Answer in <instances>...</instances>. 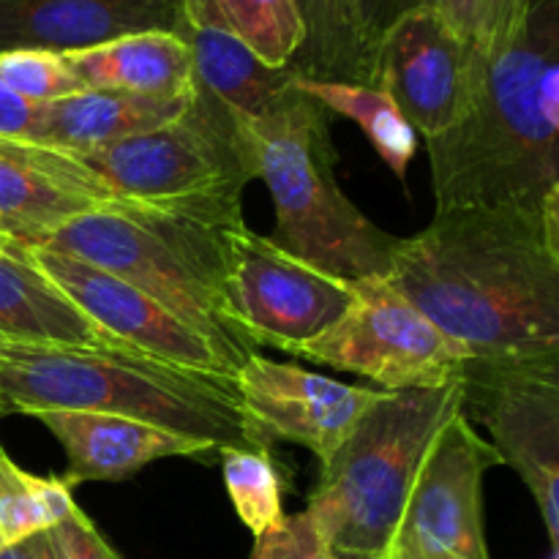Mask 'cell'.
<instances>
[{"label": "cell", "mask_w": 559, "mask_h": 559, "mask_svg": "<svg viewBox=\"0 0 559 559\" xmlns=\"http://www.w3.org/2000/svg\"><path fill=\"white\" fill-rule=\"evenodd\" d=\"M385 278L473 360L559 355V207L435 211Z\"/></svg>", "instance_id": "1"}, {"label": "cell", "mask_w": 559, "mask_h": 559, "mask_svg": "<svg viewBox=\"0 0 559 559\" xmlns=\"http://www.w3.org/2000/svg\"><path fill=\"white\" fill-rule=\"evenodd\" d=\"M475 66L464 118L426 140L437 211L559 207V0H535L519 36Z\"/></svg>", "instance_id": "2"}, {"label": "cell", "mask_w": 559, "mask_h": 559, "mask_svg": "<svg viewBox=\"0 0 559 559\" xmlns=\"http://www.w3.org/2000/svg\"><path fill=\"white\" fill-rule=\"evenodd\" d=\"M243 189L167 202L98 205L38 243L134 284L243 364L246 347L224 306V233L243 222Z\"/></svg>", "instance_id": "3"}, {"label": "cell", "mask_w": 559, "mask_h": 559, "mask_svg": "<svg viewBox=\"0 0 559 559\" xmlns=\"http://www.w3.org/2000/svg\"><path fill=\"white\" fill-rule=\"evenodd\" d=\"M233 120L249 178L262 180L273 200V240L347 282L388 276L399 238L377 227L336 183L331 112L293 85L267 112Z\"/></svg>", "instance_id": "4"}, {"label": "cell", "mask_w": 559, "mask_h": 559, "mask_svg": "<svg viewBox=\"0 0 559 559\" xmlns=\"http://www.w3.org/2000/svg\"><path fill=\"white\" fill-rule=\"evenodd\" d=\"M0 393L11 415L82 409L145 420L216 451L251 445L233 388L131 355L0 344Z\"/></svg>", "instance_id": "5"}, {"label": "cell", "mask_w": 559, "mask_h": 559, "mask_svg": "<svg viewBox=\"0 0 559 559\" xmlns=\"http://www.w3.org/2000/svg\"><path fill=\"white\" fill-rule=\"evenodd\" d=\"M464 407V385L388 391L320 464L306 511L336 555L380 559L437 431Z\"/></svg>", "instance_id": "6"}, {"label": "cell", "mask_w": 559, "mask_h": 559, "mask_svg": "<svg viewBox=\"0 0 559 559\" xmlns=\"http://www.w3.org/2000/svg\"><path fill=\"white\" fill-rule=\"evenodd\" d=\"M71 156L118 200L167 202L251 183L233 115L197 85L169 123Z\"/></svg>", "instance_id": "7"}, {"label": "cell", "mask_w": 559, "mask_h": 559, "mask_svg": "<svg viewBox=\"0 0 559 559\" xmlns=\"http://www.w3.org/2000/svg\"><path fill=\"white\" fill-rule=\"evenodd\" d=\"M353 300L298 358L366 377L380 391H431L462 382L473 358L420 314L385 276L358 278Z\"/></svg>", "instance_id": "8"}, {"label": "cell", "mask_w": 559, "mask_h": 559, "mask_svg": "<svg viewBox=\"0 0 559 559\" xmlns=\"http://www.w3.org/2000/svg\"><path fill=\"white\" fill-rule=\"evenodd\" d=\"M353 300V284L289 254L246 222L224 233V306L246 347L295 349L333 325Z\"/></svg>", "instance_id": "9"}, {"label": "cell", "mask_w": 559, "mask_h": 559, "mask_svg": "<svg viewBox=\"0 0 559 559\" xmlns=\"http://www.w3.org/2000/svg\"><path fill=\"white\" fill-rule=\"evenodd\" d=\"M467 418L486 426L502 464L538 502L551 549L559 546V355L469 360L462 377Z\"/></svg>", "instance_id": "10"}, {"label": "cell", "mask_w": 559, "mask_h": 559, "mask_svg": "<svg viewBox=\"0 0 559 559\" xmlns=\"http://www.w3.org/2000/svg\"><path fill=\"white\" fill-rule=\"evenodd\" d=\"M502 464L495 445L456 413L431 442L380 559H491L484 478Z\"/></svg>", "instance_id": "11"}, {"label": "cell", "mask_w": 559, "mask_h": 559, "mask_svg": "<svg viewBox=\"0 0 559 559\" xmlns=\"http://www.w3.org/2000/svg\"><path fill=\"white\" fill-rule=\"evenodd\" d=\"M11 243L93 325L118 338L129 353L233 388L235 371L240 369L238 360L229 358L211 338L186 325L180 317L164 309L158 300L136 289L134 284L123 282L107 271H98V267L74 260L69 254L44 249V246H27L16 243V240H11Z\"/></svg>", "instance_id": "12"}, {"label": "cell", "mask_w": 559, "mask_h": 559, "mask_svg": "<svg viewBox=\"0 0 559 559\" xmlns=\"http://www.w3.org/2000/svg\"><path fill=\"white\" fill-rule=\"evenodd\" d=\"M388 391L344 385L295 364H278L251 349L233 380L240 420L251 445L293 442L325 464L358 420Z\"/></svg>", "instance_id": "13"}, {"label": "cell", "mask_w": 559, "mask_h": 559, "mask_svg": "<svg viewBox=\"0 0 559 559\" xmlns=\"http://www.w3.org/2000/svg\"><path fill=\"white\" fill-rule=\"evenodd\" d=\"M377 87L391 96L415 134L435 140L467 112L478 66L445 16L424 3L382 33Z\"/></svg>", "instance_id": "14"}, {"label": "cell", "mask_w": 559, "mask_h": 559, "mask_svg": "<svg viewBox=\"0 0 559 559\" xmlns=\"http://www.w3.org/2000/svg\"><path fill=\"white\" fill-rule=\"evenodd\" d=\"M109 194L71 153L0 136V235L16 243H38L63 224L98 205Z\"/></svg>", "instance_id": "15"}, {"label": "cell", "mask_w": 559, "mask_h": 559, "mask_svg": "<svg viewBox=\"0 0 559 559\" xmlns=\"http://www.w3.org/2000/svg\"><path fill=\"white\" fill-rule=\"evenodd\" d=\"M180 0H0V52H80L129 33H180Z\"/></svg>", "instance_id": "16"}, {"label": "cell", "mask_w": 559, "mask_h": 559, "mask_svg": "<svg viewBox=\"0 0 559 559\" xmlns=\"http://www.w3.org/2000/svg\"><path fill=\"white\" fill-rule=\"evenodd\" d=\"M27 418L47 426L63 445L66 475L71 486L87 480H126L162 459L205 456L216 448L197 437L178 435L145 420L82 409H36Z\"/></svg>", "instance_id": "17"}, {"label": "cell", "mask_w": 559, "mask_h": 559, "mask_svg": "<svg viewBox=\"0 0 559 559\" xmlns=\"http://www.w3.org/2000/svg\"><path fill=\"white\" fill-rule=\"evenodd\" d=\"M0 344L96 349L140 358L93 325L9 238L0 240Z\"/></svg>", "instance_id": "18"}, {"label": "cell", "mask_w": 559, "mask_h": 559, "mask_svg": "<svg viewBox=\"0 0 559 559\" xmlns=\"http://www.w3.org/2000/svg\"><path fill=\"white\" fill-rule=\"evenodd\" d=\"M189 98L191 96L147 98L134 96V93L85 87L74 96L38 104L25 142L60 147L69 153L96 151V147L112 145L126 136L169 123L183 112Z\"/></svg>", "instance_id": "19"}, {"label": "cell", "mask_w": 559, "mask_h": 559, "mask_svg": "<svg viewBox=\"0 0 559 559\" xmlns=\"http://www.w3.org/2000/svg\"><path fill=\"white\" fill-rule=\"evenodd\" d=\"M66 60L82 85L96 91L147 98H183L194 91V66L180 33H129L98 47L66 52Z\"/></svg>", "instance_id": "20"}, {"label": "cell", "mask_w": 559, "mask_h": 559, "mask_svg": "<svg viewBox=\"0 0 559 559\" xmlns=\"http://www.w3.org/2000/svg\"><path fill=\"white\" fill-rule=\"evenodd\" d=\"M180 36L189 44L194 85L233 115L254 118L293 91L295 71L289 66H267L227 33L183 25Z\"/></svg>", "instance_id": "21"}, {"label": "cell", "mask_w": 559, "mask_h": 559, "mask_svg": "<svg viewBox=\"0 0 559 559\" xmlns=\"http://www.w3.org/2000/svg\"><path fill=\"white\" fill-rule=\"evenodd\" d=\"M306 41L289 69L309 80L377 87V44L366 25L364 0H295Z\"/></svg>", "instance_id": "22"}, {"label": "cell", "mask_w": 559, "mask_h": 559, "mask_svg": "<svg viewBox=\"0 0 559 559\" xmlns=\"http://www.w3.org/2000/svg\"><path fill=\"white\" fill-rule=\"evenodd\" d=\"M183 25L227 33L267 66L287 69L306 41L295 0H180Z\"/></svg>", "instance_id": "23"}, {"label": "cell", "mask_w": 559, "mask_h": 559, "mask_svg": "<svg viewBox=\"0 0 559 559\" xmlns=\"http://www.w3.org/2000/svg\"><path fill=\"white\" fill-rule=\"evenodd\" d=\"M295 91L314 98L328 112H338L360 126L369 136L371 147L380 153L382 162L391 167L399 180L407 178V167L418 151V134L407 123L396 104L391 102L385 91L374 85H355V82H333V80H309L298 76L293 80Z\"/></svg>", "instance_id": "24"}, {"label": "cell", "mask_w": 559, "mask_h": 559, "mask_svg": "<svg viewBox=\"0 0 559 559\" xmlns=\"http://www.w3.org/2000/svg\"><path fill=\"white\" fill-rule=\"evenodd\" d=\"M74 486L22 469L0 445V551L44 535L76 508Z\"/></svg>", "instance_id": "25"}, {"label": "cell", "mask_w": 559, "mask_h": 559, "mask_svg": "<svg viewBox=\"0 0 559 559\" xmlns=\"http://www.w3.org/2000/svg\"><path fill=\"white\" fill-rule=\"evenodd\" d=\"M218 453L227 495L249 533L257 538L282 522L284 478L271 445H229L218 448Z\"/></svg>", "instance_id": "26"}, {"label": "cell", "mask_w": 559, "mask_h": 559, "mask_svg": "<svg viewBox=\"0 0 559 559\" xmlns=\"http://www.w3.org/2000/svg\"><path fill=\"white\" fill-rule=\"evenodd\" d=\"M426 5L445 16L480 63L519 36L535 0H426Z\"/></svg>", "instance_id": "27"}, {"label": "cell", "mask_w": 559, "mask_h": 559, "mask_svg": "<svg viewBox=\"0 0 559 559\" xmlns=\"http://www.w3.org/2000/svg\"><path fill=\"white\" fill-rule=\"evenodd\" d=\"M0 80L27 104H49L85 91L63 52L5 49L0 52Z\"/></svg>", "instance_id": "28"}, {"label": "cell", "mask_w": 559, "mask_h": 559, "mask_svg": "<svg viewBox=\"0 0 559 559\" xmlns=\"http://www.w3.org/2000/svg\"><path fill=\"white\" fill-rule=\"evenodd\" d=\"M249 559H338L336 549L309 511H300L273 524L254 538Z\"/></svg>", "instance_id": "29"}, {"label": "cell", "mask_w": 559, "mask_h": 559, "mask_svg": "<svg viewBox=\"0 0 559 559\" xmlns=\"http://www.w3.org/2000/svg\"><path fill=\"white\" fill-rule=\"evenodd\" d=\"M44 535L55 559H120L93 527L91 519L80 511V506Z\"/></svg>", "instance_id": "30"}, {"label": "cell", "mask_w": 559, "mask_h": 559, "mask_svg": "<svg viewBox=\"0 0 559 559\" xmlns=\"http://www.w3.org/2000/svg\"><path fill=\"white\" fill-rule=\"evenodd\" d=\"M36 109V104L22 102L0 80V136H5V140H27Z\"/></svg>", "instance_id": "31"}, {"label": "cell", "mask_w": 559, "mask_h": 559, "mask_svg": "<svg viewBox=\"0 0 559 559\" xmlns=\"http://www.w3.org/2000/svg\"><path fill=\"white\" fill-rule=\"evenodd\" d=\"M426 0H364V14H366V25H369L371 38L380 47V38L399 16H404L407 11L418 9L424 5Z\"/></svg>", "instance_id": "32"}, {"label": "cell", "mask_w": 559, "mask_h": 559, "mask_svg": "<svg viewBox=\"0 0 559 559\" xmlns=\"http://www.w3.org/2000/svg\"><path fill=\"white\" fill-rule=\"evenodd\" d=\"M38 538L41 535H36L31 540H22L16 546H9V549L0 551V559H38Z\"/></svg>", "instance_id": "33"}, {"label": "cell", "mask_w": 559, "mask_h": 559, "mask_svg": "<svg viewBox=\"0 0 559 559\" xmlns=\"http://www.w3.org/2000/svg\"><path fill=\"white\" fill-rule=\"evenodd\" d=\"M38 559H55L52 551H49L47 535H41V538H38Z\"/></svg>", "instance_id": "34"}, {"label": "cell", "mask_w": 559, "mask_h": 559, "mask_svg": "<svg viewBox=\"0 0 559 559\" xmlns=\"http://www.w3.org/2000/svg\"><path fill=\"white\" fill-rule=\"evenodd\" d=\"M5 415H11V409H9V404H5L3 393H0V418H5Z\"/></svg>", "instance_id": "35"}, {"label": "cell", "mask_w": 559, "mask_h": 559, "mask_svg": "<svg viewBox=\"0 0 559 559\" xmlns=\"http://www.w3.org/2000/svg\"><path fill=\"white\" fill-rule=\"evenodd\" d=\"M338 559H358V557H344V555H338Z\"/></svg>", "instance_id": "36"}, {"label": "cell", "mask_w": 559, "mask_h": 559, "mask_svg": "<svg viewBox=\"0 0 559 559\" xmlns=\"http://www.w3.org/2000/svg\"><path fill=\"white\" fill-rule=\"evenodd\" d=\"M0 240H3V235H0Z\"/></svg>", "instance_id": "37"}]
</instances>
